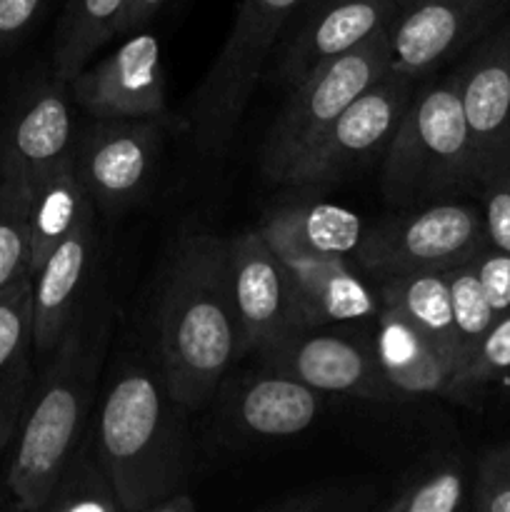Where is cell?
I'll return each instance as SVG.
<instances>
[{
    "label": "cell",
    "instance_id": "8d00e7d4",
    "mask_svg": "<svg viewBox=\"0 0 510 512\" xmlns=\"http://www.w3.org/2000/svg\"><path fill=\"white\" fill-rule=\"evenodd\" d=\"M193 510H195V500L190 498L188 490H180V493L168 495V498H163L153 508V512H193Z\"/></svg>",
    "mask_w": 510,
    "mask_h": 512
},
{
    "label": "cell",
    "instance_id": "4fadbf2b",
    "mask_svg": "<svg viewBox=\"0 0 510 512\" xmlns=\"http://www.w3.org/2000/svg\"><path fill=\"white\" fill-rule=\"evenodd\" d=\"M455 73L483 188L510 160V13L473 43Z\"/></svg>",
    "mask_w": 510,
    "mask_h": 512
},
{
    "label": "cell",
    "instance_id": "603a6c76",
    "mask_svg": "<svg viewBox=\"0 0 510 512\" xmlns=\"http://www.w3.org/2000/svg\"><path fill=\"white\" fill-rule=\"evenodd\" d=\"M378 298L383 308L395 310L400 318L408 320L423 338L453 358L458 368L453 303L445 270H415L380 278Z\"/></svg>",
    "mask_w": 510,
    "mask_h": 512
},
{
    "label": "cell",
    "instance_id": "8992f818",
    "mask_svg": "<svg viewBox=\"0 0 510 512\" xmlns=\"http://www.w3.org/2000/svg\"><path fill=\"white\" fill-rule=\"evenodd\" d=\"M388 70H393L390 28L318 65L293 85L288 103L283 105L265 140L263 170L268 178L283 183L290 168L313 148L333 120Z\"/></svg>",
    "mask_w": 510,
    "mask_h": 512
},
{
    "label": "cell",
    "instance_id": "4dcf8cb0",
    "mask_svg": "<svg viewBox=\"0 0 510 512\" xmlns=\"http://www.w3.org/2000/svg\"><path fill=\"white\" fill-rule=\"evenodd\" d=\"M473 508L478 512H510V440L495 445L480 458Z\"/></svg>",
    "mask_w": 510,
    "mask_h": 512
},
{
    "label": "cell",
    "instance_id": "9a60e30c",
    "mask_svg": "<svg viewBox=\"0 0 510 512\" xmlns=\"http://www.w3.org/2000/svg\"><path fill=\"white\" fill-rule=\"evenodd\" d=\"M65 85L60 78L33 85L0 135V175L33 193L73 155V113Z\"/></svg>",
    "mask_w": 510,
    "mask_h": 512
},
{
    "label": "cell",
    "instance_id": "d4e9b609",
    "mask_svg": "<svg viewBox=\"0 0 510 512\" xmlns=\"http://www.w3.org/2000/svg\"><path fill=\"white\" fill-rule=\"evenodd\" d=\"M128 0H68L53 48V73L63 83L90 65L93 55L115 38V25Z\"/></svg>",
    "mask_w": 510,
    "mask_h": 512
},
{
    "label": "cell",
    "instance_id": "cb8c5ba5",
    "mask_svg": "<svg viewBox=\"0 0 510 512\" xmlns=\"http://www.w3.org/2000/svg\"><path fill=\"white\" fill-rule=\"evenodd\" d=\"M95 218V203L75 173L73 155L43 180L30 205V268L35 275L48 255L85 220Z\"/></svg>",
    "mask_w": 510,
    "mask_h": 512
},
{
    "label": "cell",
    "instance_id": "d6986e66",
    "mask_svg": "<svg viewBox=\"0 0 510 512\" xmlns=\"http://www.w3.org/2000/svg\"><path fill=\"white\" fill-rule=\"evenodd\" d=\"M375 358L393 398H420V395H448L455 378L453 358L435 348L395 310L383 308L375 318Z\"/></svg>",
    "mask_w": 510,
    "mask_h": 512
},
{
    "label": "cell",
    "instance_id": "e575fe53",
    "mask_svg": "<svg viewBox=\"0 0 510 512\" xmlns=\"http://www.w3.org/2000/svg\"><path fill=\"white\" fill-rule=\"evenodd\" d=\"M273 510H353L360 508V503L355 498H350L343 490H320V493H308L300 495V498H285L278 500V503L270 505Z\"/></svg>",
    "mask_w": 510,
    "mask_h": 512
},
{
    "label": "cell",
    "instance_id": "836d02e7",
    "mask_svg": "<svg viewBox=\"0 0 510 512\" xmlns=\"http://www.w3.org/2000/svg\"><path fill=\"white\" fill-rule=\"evenodd\" d=\"M48 0H0V53L28 35Z\"/></svg>",
    "mask_w": 510,
    "mask_h": 512
},
{
    "label": "cell",
    "instance_id": "5b68a950",
    "mask_svg": "<svg viewBox=\"0 0 510 512\" xmlns=\"http://www.w3.org/2000/svg\"><path fill=\"white\" fill-rule=\"evenodd\" d=\"M303 3L305 0H240L228 40L195 90L188 113L190 133L203 153H220L233 140L275 43Z\"/></svg>",
    "mask_w": 510,
    "mask_h": 512
},
{
    "label": "cell",
    "instance_id": "3957f363",
    "mask_svg": "<svg viewBox=\"0 0 510 512\" xmlns=\"http://www.w3.org/2000/svg\"><path fill=\"white\" fill-rule=\"evenodd\" d=\"M50 355L38 395L20 420L8 468V490L18 510L43 512L50 490L83 440L103 355V330L85 328L75 318Z\"/></svg>",
    "mask_w": 510,
    "mask_h": 512
},
{
    "label": "cell",
    "instance_id": "52a82bcc",
    "mask_svg": "<svg viewBox=\"0 0 510 512\" xmlns=\"http://www.w3.org/2000/svg\"><path fill=\"white\" fill-rule=\"evenodd\" d=\"M488 245L483 210L470 203H433L368 230L358 258L375 278L448 270Z\"/></svg>",
    "mask_w": 510,
    "mask_h": 512
},
{
    "label": "cell",
    "instance_id": "1f68e13d",
    "mask_svg": "<svg viewBox=\"0 0 510 512\" xmlns=\"http://www.w3.org/2000/svg\"><path fill=\"white\" fill-rule=\"evenodd\" d=\"M480 210H483L488 243L510 253V160L490 175L480 188Z\"/></svg>",
    "mask_w": 510,
    "mask_h": 512
},
{
    "label": "cell",
    "instance_id": "7402d4cb",
    "mask_svg": "<svg viewBox=\"0 0 510 512\" xmlns=\"http://www.w3.org/2000/svg\"><path fill=\"white\" fill-rule=\"evenodd\" d=\"M280 258L293 275L310 325L378 318L380 298L350 270L345 258Z\"/></svg>",
    "mask_w": 510,
    "mask_h": 512
},
{
    "label": "cell",
    "instance_id": "e0dca14e",
    "mask_svg": "<svg viewBox=\"0 0 510 512\" xmlns=\"http://www.w3.org/2000/svg\"><path fill=\"white\" fill-rule=\"evenodd\" d=\"M98 243L95 218L85 220L48 255L33 278V345L50 355L78 318V303Z\"/></svg>",
    "mask_w": 510,
    "mask_h": 512
},
{
    "label": "cell",
    "instance_id": "83f0119b",
    "mask_svg": "<svg viewBox=\"0 0 510 512\" xmlns=\"http://www.w3.org/2000/svg\"><path fill=\"white\" fill-rule=\"evenodd\" d=\"M450 285V303H453V323H455V343H458V373L480 340L495 323V310L490 308L488 298L483 293L478 273H475L473 260L453 265L445 270ZM455 373V375H458ZM455 380V378H453Z\"/></svg>",
    "mask_w": 510,
    "mask_h": 512
},
{
    "label": "cell",
    "instance_id": "8fae6325",
    "mask_svg": "<svg viewBox=\"0 0 510 512\" xmlns=\"http://www.w3.org/2000/svg\"><path fill=\"white\" fill-rule=\"evenodd\" d=\"M510 13V0H410L390 25L393 70L430 73L478 43Z\"/></svg>",
    "mask_w": 510,
    "mask_h": 512
},
{
    "label": "cell",
    "instance_id": "ffe728a7",
    "mask_svg": "<svg viewBox=\"0 0 510 512\" xmlns=\"http://www.w3.org/2000/svg\"><path fill=\"white\" fill-rule=\"evenodd\" d=\"M260 233L280 255L348 258L350 253H358L368 230L355 210L330 203H303L270 210Z\"/></svg>",
    "mask_w": 510,
    "mask_h": 512
},
{
    "label": "cell",
    "instance_id": "7a4b0ae2",
    "mask_svg": "<svg viewBox=\"0 0 510 512\" xmlns=\"http://www.w3.org/2000/svg\"><path fill=\"white\" fill-rule=\"evenodd\" d=\"M163 378L130 365L110 383L98 410L95 455L123 512H153L168 495L188 490L183 423Z\"/></svg>",
    "mask_w": 510,
    "mask_h": 512
},
{
    "label": "cell",
    "instance_id": "74e56055",
    "mask_svg": "<svg viewBox=\"0 0 510 512\" xmlns=\"http://www.w3.org/2000/svg\"><path fill=\"white\" fill-rule=\"evenodd\" d=\"M403 3H405V5H408V3H410V0H403Z\"/></svg>",
    "mask_w": 510,
    "mask_h": 512
},
{
    "label": "cell",
    "instance_id": "44dd1931",
    "mask_svg": "<svg viewBox=\"0 0 510 512\" xmlns=\"http://www.w3.org/2000/svg\"><path fill=\"white\" fill-rule=\"evenodd\" d=\"M33 278L0 290V450L18 435L33 383Z\"/></svg>",
    "mask_w": 510,
    "mask_h": 512
},
{
    "label": "cell",
    "instance_id": "277c9868",
    "mask_svg": "<svg viewBox=\"0 0 510 512\" xmlns=\"http://www.w3.org/2000/svg\"><path fill=\"white\" fill-rule=\"evenodd\" d=\"M383 190L395 205L480 193L478 155L460 100L458 73L413 93L385 148Z\"/></svg>",
    "mask_w": 510,
    "mask_h": 512
},
{
    "label": "cell",
    "instance_id": "30bf717a",
    "mask_svg": "<svg viewBox=\"0 0 510 512\" xmlns=\"http://www.w3.org/2000/svg\"><path fill=\"white\" fill-rule=\"evenodd\" d=\"M158 118L95 120L73 145V163L95 208L120 210L138 200L158 158Z\"/></svg>",
    "mask_w": 510,
    "mask_h": 512
},
{
    "label": "cell",
    "instance_id": "f1b7e54d",
    "mask_svg": "<svg viewBox=\"0 0 510 512\" xmlns=\"http://www.w3.org/2000/svg\"><path fill=\"white\" fill-rule=\"evenodd\" d=\"M465 473L458 460H435L413 475L383 508L388 512H455L465 505Z\"/></svg>",
    "mask_w": 510,
    "mask_h": 512
},
{
    "label": "cell",
    "instance_id": "ac0fdd59",
    "mask_svg": "<svg viewBox=\"0 0 510 512\" xmlns=\"http://www.w3.org/2000/svg\"><path fill=\"white\" fill-rule=\"evenodd\" d=\"M323 393L278 370L250 375L228 398V420L250 438H293L318 420Z\"/></svg>",
    "mask_w": 510,
    "mask_h": 512
},
{
    "label": "cell",
    "instance_id": "7c38bea8",
    "mask_svg": "<svg viewBox=\"0 0 510 512\" xmlns=\"http://www.w3.org/2000/svg\"><path fill=\"white\" fill-rule=\"evenodd\" d=\"M75 103L95 120L163 118L165 75L153 33L130 35L115 53L68 80Z\"/></svg>",
    "mask_w": 510,
    "mask_h": 512
},
{
    "label": "cell",
    "instance_id": "ba28073f",
    "mask_svg": "<svg viewBox=\"0 0 510 512\" xmlns=\"http://www.w3.org/2000/svg\"><path fill=\"white\" fill-rule=\"evenodd\" d=\"M228 265L243 355H258L285 335L315 328L310 325L288 265L260 228L245 230L228 240Z\"/></svg>",
    "mask_w": 510,
    "mask_h": 512
},
{
    "label": "cell",
    "instance_id": "5bb4252c",
    "mask_svg": "<svg viewBox=\"0 0 510 512\" xmlns=\"http://www.w3.org/2000/svg\"><path fill=\"white\" fill-rule=\"evenodd\" d=\"M258 355L265 368L290 375L318 393L393 400L373 345L350 335L320 333L315 325L285 335Z\"/></svg>",
    "mask_w": 510,
    "mask_h": 512
},
{
    "label": "cell",
    "instance_id": "2e32d148",
    "mask_svg": "<svg viewBox=\"0 0 510 512\" xmlns=\"http://www.w3.org/2000/svg\"><path fill=\"white\" fill-rule=\"evenodd\" d=\"M403 8V0H328L300 28L285 53L280 75L290 85H298L318 65L348 53L380 30H388Z\"/></svg>",
    "mask_w": 510,
    "mask_h": 512
},
{
    "label": "cell",
    "instance_id": "9c48e42d",
    "mask_svg": "<svg viewBox=\"0 0 510 512\" xmlns=\"http://www.w3.org/2000/svg\"><path fill=\"white\" fill-rule=\"evenodd\" d=\"M415 80L400 70H388L333 120L313 148L290 168L283 183H330L388 148L415 93Z\"/></svg>",
    "mask_w": 510,
    "mask_h": 512
},
{
    "label": "cell",
    "instance_id": "d590c367",
    "mask_svg": "<svg viewBox=\"0 0 510 512\" xmlns=\"http://www.w3.org/2000/svg\"><path fill=\"white\" fill-rule=\"evenodd\" d=\"M163 3L165 0H128L118 25H115V35L135 33L138 28H143V25L163 8Z\"/></svg>",
    "mask_w": 510,
    "mask_h": 512
},
{
    "label": "cell",
    "instance_id": "6da1fadb",
    "mask_svg": "<svg viewBox=\"0 0 510 512\" xmlns=\"http://www.w3.org/2000/svg\"><path fill=\"white\" fill-rule=\"evenodd\" d=\"M160 378L180 408H200L218 393L230 365L243 355L228 240L188 235L163 285L158 320Z\"/></svg>",
    "mask_w": 510,
    "mask_h": 512
},
{
    "label": "cell",
    "instance_id": "f546056e",
    "mask_svg": "<svg viewBox=\"0 0 510 512\" xmlns=\"http://www.w3.org/2000/svg\"><path fill=\"white\" fill-rule=\"evenodd\" d=\"M510 373V310L498 315L485 338L468 358V363L455 375L450 393L453 398H470L485 385L495 383Z\"/></svg>",
    "mask_w": 510,
    "mask_h": 512
},
{
    "label": "cell",
    "instance_id": "484cf974",
    "mask_svg": "<svg viewBox=\"0 0 510 512\" xmlns=\"http://www.w3.org/2000/svg\"><path fill=\"white\" fill-rule=\"evenodd\" d=\"M43 512H123L118 493L95 455L93 433L83 435L70 455Z\"/></svg>",
    "mask_w": 510,
    "mask_h": 512
},
{
    "label": "cell",
    "instance_id": "4316f807",
    "mask_svg": "<svg viewBox=\"0 0 510 512\" xmlns=\"http://www.w3.org/2000/svg\"><path fill=\"white\" fill-rule=\"evenodd\" d=\"M30 205L33 190L0 175V290L30 275Z\"/></svg>",
    "mask_w": 510,
    "mask_h": 512
},
{
    "label": "cell",
    "instance_id": "d6a6232c",
    "mask_svg": "<svg viewBox=\"0 0 510 512\" xmlns=\"http://www.w3.org/2000/svg\"><path fill=\"white\" fill-rule=\"evenodd\" d=\"M475 273H478L483 293L488 298L495 315H503L510 310V253L495 245H485L473 258Z\"/></svg>",
    "mask_w": 510,
    "mask_h": 512
}]
</instances>
